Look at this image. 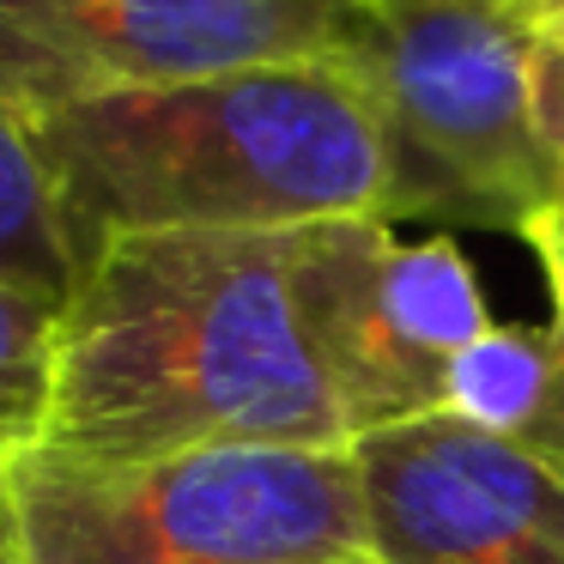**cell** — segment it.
<instances>
[{
	"label": "cell",
	"mask_w": 564,
	"mask_h": 564,
	"mask_svg": "<svg viewBox=\"0 0 564 564\" xmlns=\"http://www.w3.org/2000/svg\"><path fill=\"white\" fill-rule=\"evenodd\" d=\"M304 231H159L91 249L62 310L50 449L346 443L297 304Z\"/></svg>",
	"instance_id": "obj_1"
},
{
	"label": "cell",
	"mask_w": 564,
	"mask_h": 564,
	"mask_svg": "<svg viewBox=\"0 0 564 564\" xmlns=\"http://www.w3.org/2000/svg\"><path fill=\"white\" fill-rule=\"evenodd\" d=\"M25 128L79 261L116 237L389 219V147L340 55L116 91Z\"/></svg>",
	"instance_id": "obj_2"
},
{
	"label": "cell",
	"mask_w": 564,
	"mask_h": 564,
	"mask_svg": "<svg viewBox=\"0 0 564 564\" xmlns=\"http://www.w3.org/2000/svg\"><path fill=\"white\" fill-rule=\"evenodd\" d=\"M25 564H334L365 552L346 443H225L176 455L7 462Z\"/></svg>",
	"instance_id": "obj_3"
},
{
	"label": "cell",
	"mask_w": 564,
	"mask_h": 564,
	"mask_svg": "<svg viewBox=\"0 0 564 564\" xmlns=\"http://www.w3.org/2000/svg\"><path fill=\"white\" fill-rule=\"evenodd\" d=\"M389 147V219L522 237L558 200L534 122V25L516 0H352L334 50Z\"/></svg>",
	"instance_id": "obj_4"
},
{
	"label": "cell",
	"mask_w": 564,
	"mask_h": 564,
	"mask_svg": "<svg viewBox=\"0 0 564 564\" xmlns=\"http://www.w3.org/2000/svg\"><path fill=\"white\" fill-rule=\"evenodd\" d=\"M297 304L346 443L449 406L455 358L491 334V310L449 237H394V219L304 225Z\"/></svg>",
	"instance_id": "obj_5"
},
{
	"label": "cell",
	"mask_w": 564,
	"mask_h": 564,
	"mask_svg": "<svg viewBox=\"0 0 564 564\" xmlns=\"http://www.w3.org/2000/svg\"><path fill=\"white\" fill-rule=\"evenodd\" d=\"M346 19L352 0H0V110L37 122L140 86L334 55Z\"/></svg>",
	"instance_id": "obj_6"
},
{
	"label": "cell",
	"mask_w": 564,
	"mask_h": 564,
	"mask_svg": "<svg viewBox=\"0 0 564 564\" xmlns=\"http://www.w3.org/2000/svg\"><path fill=\"white\" fill-rule=\"evenodd\" d=\"M377 564H564V479L462 413L346 443Z\"/></svg>",
	"instance_id": "obj_7"
},
{
	"label": "cell",
	"mask_w": 564,
	"mask_h": 564,
	"mask_svg": "<svg viewBox=\"0 0 564 564\" xmlns=\"http://www.w3.org/2000/svg\"><path fill=\"white\" fill-rule=\"evenodd\" d=\"M449 413L564 479V316L491 322V334L455 358Z\"/></svg>",
	"instance_id": "obj_8"
},
{
	"label": "cell",
	"mask_w": 564,
	"mask_h": 564,
	"mask_svg": "<svg viewBox=\"0 0 564 564\" xmlns=\"http://www.w3.org/2000/svg\"><path fill=\"white\" fill-rule=\"evenodd\" d=\"M79 268L86 261L74 249V231L62 219V200H55L50 176H43L31 128L13 110H0V273L67 304Z\"/></svg>",
	"instance_id": "obj_9"
},
{
	"label": "cell",
	"mask_w": 564,
	"mask_h": 564,
	"mask_svg": "<svg viewBox=\"0 0 564 564\" xmlns=\"http://www.w3.org/2000/svg\"><path fill=\"white\" fill-rule=\"evenodd\" d=\"M62 310V297L0 273V455L7 462L50 437Z\"/></svg>",
	"instance_id": "obj_10"
},
{
	"label": "cell",
	"mask_w": 564,
	"mask_h": 564,
	"mask_svg": "<svg viewBox=\"0 0 564 564\" xmlns=\"http://www.w3.org/2000/svg\"><path fill=\"white\" fill-rule=\"evenodd\" d=\"M528 25H534V122L564 171V0H540Z\"/></svg>",
	"instance_id": "obj_11"
},
{
	"label": "cell",
	"mask_w": 564,
	"mask_h": 564,
	"mask_svg": "<svg viewBox=\"0 0 564 564\" xmlns=\"http://www.w3.org/2000/svg\"><path fill=\"white\" fill-rule=\"evenodd\" d=\"M522 243L534 249L540 273H546L552 316H564V207H546V213H540V219L522 231Z\"/></svg>",
	"instance_id": "obj_12"
},
{
	"label": "cell",
	"mask_w": 564,
	"mask_h": 564,
	"mask_svg": "<svg viewBox=\"0 0 564 564\" xmlns=\"http://www.w3.org/2000/svg\"><path fill=\"white\" fill-rule=\"evenodd\" d=\"M0 564H25V546H19V516H13V479H7V455H0Z\"/></svg>",
	"instance_id": "obj_13"
},
{
	"label": "cell",
	"mask_w": 564,
	"mask_h": 564,
	"mask_svg": "<svg viewBox=\"0 0 564 564\" xmlns=\"http://www.w3.org/2000/svg\"><path fill=\"white\" fill-rule=\"evenodd\" d=\"M334 564H377L370 552H352V558H334Z\"/></svg>",
	"instance_id": "obj_14"
},
{
	"label": "cell",
	"mask_w": 564,
	"mask_h": 564,
	"mask_svg": "<svg viewBox=\"0 0 564 564\" xmlns=\"http://www.w3.org/2000/svg\"><path fill=\"white\" fill-rule=\"evenodd\" d=\"M516 7H522V13H534V7H540V0H516Z\"/></svg>",
	"instance_id": "obj_15"
},
{
	"label": "cell",
	"mask_w": 564,
	"mask_h": 564,
	"mask_svg": "<svg viewBox=\"0 0 564 564\" xmlns=\"http://www.w3.org/2000/svg\"><path fill=\"white\" fill-rule=\"evenodd\" d=\"M552 207H564V183H558V200H552Z\"/></svg>",
	"instance_id": "obj_16"
}]
</instances>
